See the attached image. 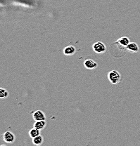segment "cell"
<instances>
[{"mask_svg":"<svg viewBox=\"0 0 140 146\" xmlns=\"http://www.w3.org/2000/svg\"><path fill=\"white\" fill-rule=\"evenodd\" d=\"M108 77H109V81L113 84H118L121 80V74L116 70H112L109 72L108 74Z\"/></svg>","mask_w":140,"mask_h":146,"instance_id":"6da1fadb","label":"cell"},{"mask_svg":"<svg viewBox=\"0 0 140 146\" xmlns=\"http://www.w3.org/2000/svg\"><path fill=\"white\" fill-rule=\"evenodd\" d=\"M94 51L97 54H103L106 51V47L101 42H97L94 43L92 46Z\"/></svg>","mask_w":140,"mask_h":146,"instance_id":"7a4b0ae2","label":"cell"},{"mask_svg":"<svg viewBox=\"0 0 140 146\" xmlns=\"http://www.w3.org/2000/svg\"><path fill=\"white\" fill-rule=\"evenodd\" d=\"M15 138H15L14 134L11 131L5 132L3 135V139L7 143H11L14 142Z\"/></svg>","mask_w":140,"mask_h":146,"instance_id":"3957f363","label":"cell"},{"mask_svg":"<svg viewBox=\"0 0 140 146\" xmlns=\"http://www.w3.org/2000/svg\"><path fill=\"white\" fill-rule=\"evenodd\" d=\"M84 65L85 68L89 70L95 69L97 67V63L92 59H87L84 62Z\"/></svg>","mask_w":140,"mask_h":146,"instance_id":"277c9868","label":"cell"},{"mask_svg":"<svg viewBox=\"0 0 140 146\" xmlns=\"http://www.w3.org/2000/svg\"><path fill=\"white\" fill-rule=\"evenodd\" d=\"M33 119L35 121H40V120L46 119V116L45 113L41 110H37L33 113Z\"/></svg>","mask_w":140,"mask_h":146,"instance_id":"5b68a950","label":"cell"},{"mask_svg":"<svg viewBox=\"0 0 140 146\" xmlns=\"http://www.w3.org/2000/svg\"><path fill=\"white\" fill-rule=\"evenodd\" d=\"M127 50H128L129 51L132 53H137L139 51V46L137 45V44L135 43V42H130L128 45L126 47Z\"/></svg>","mask_w":140,"mask_h":146,"instance_id":"8992f818","label":"cell"},{"mask_svg":"<svg viewBox=\"0 0 140 146\" xmlns=\"http://www.w3.org/2000/svg\"><path fill=\"white\" fill-rule=\"evenodd\" d=\"M75 51L76 49L75 47L73 46H68L63 49V54L65 56H71V55L75 54Z\"/></svg>","mask_w":140,"mask_h":146,"instance_id":"52a82bcc","label":"cell"},{"mask_svg":"<svg viewBox=\"0 0 140 146\" xmlns=\"http://www.w3.org/2000/svg\"><path fill=\"white\" fill-rule=\"evenodd\" d=\"M46 127V121L45 120H40V121H35L34 124V127L37 128L39 130H42Z\"/></svg>","mask_w":140,"mask_h":146,"instance_id":"ba28073f","label":"cell"},{"mask_svg":"<svg viewBox=\"0 0 140 146\" xmlns=\"http://www.w3.org/2000/svg\"><path fill=\"white\" fill-rule=\"evenodd\" d=\"M118 42L121 44L122 46L125 47H127V46L130 43V39H129L128 37H126V36H123V37L120 38L118 40Z\"/></svg>","mask_w":140,"mask_h":146,"instance_id":"9c48e42d","label":"cell"},{"mask_svg":"<svg viewBox=\"0 0 140 146\" xmlns=\"http://www.w3.org/2000/svg\"><path fill=\"white\" fill-rule=\"evenodd\" d=\"M43 143V137L40 135L33 138V143L35 145H40Z\"/></svg>","mask_w":140,"mask_h":146,"instance_id":"30bf717a","label":"cell"},{"mask_svg":"<svg viewBox=\"0 0 140 146\" xmlns=\"http://www.w3.org/2000/svg\"><path fill=\"white\" fill-rule=\"evenodd\" d=\"M29 135H30V136L32 138H35V137L40 135V130L37 129V128L33 127V129L29 131Z\"/></svg>","mask_w":140,"mask_h":146,"instance_id":"8fae6325","label":"cell"},{"mask_svg":"<svg viewBox=\"0 0 140 146\" xmlns=\"http://www.w3.org/2000/svg\"><path fill=\"white\" fill-rule=\"evenodd\" d=\"M9 96V93L6 89L0 88V98H5Z\"/></svg>","mask_w":140,"mask_h":146,"instance_id":"7c38bea8","label":"cell"}]
</instances>
